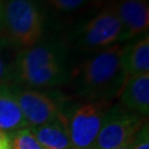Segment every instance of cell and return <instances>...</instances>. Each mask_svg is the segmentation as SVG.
I'll use <instances>...</instances> for the list:
<instances>
[{
    "mask_svg": "<svg viewBox=\"0 0 149 149\" xmlns=\"http://www.w3.org/2000/svg\"><path fill=\"white\" fill-rule=\"evenodd\" d=\"M74 41L79 48L94 53L126 41L114 3L102 9L81 26L75 32Z\"/></svg>",
    "mask_w": 149,
    "mask_h": 149,
    "instance_id": "cell-4",
    "label": "cell"
},
{
    "mask_svg": "<svg viewBox=\"0 0 149 149\" xmlns=\"http://www.w3.org/2000/svg\"><path fill=\"white\" fill-rule=\"evenodd\" d=\"M11 149H43L32 133L31 128H24L9 135Z\"/></svg>",
    "mask_w": 149,
    "mask_h": 149,
    "instance_id": "cell-13",
    "label": "cell"
},
{
    "mask_svg": "<svg viewBox=\"0 0 149 149\" xmlns=\"http://www.w3.org/2000/svg\"><path fill=\"white\" fill-rule=\"evenodd\" d=\"M11 48L0 36V86L10 85L12 83V63L7 61L5 55L6 50Z\"/></svg>",
    "mask_w": 149,
    "mask_h": 149,
    "instance_id": "cell-15",
    "label": "cell"
},
{
    "mask_svg": "<svg viewBox=\"0 0 149 149\" xmlns=\"http://www.w3.org/2000/svg\"><path fill=\"white\" fill-rule=\"evenodd\" d=\"M122 43L95 52L72 72L76 94L86 102L108 103L118 96L126 83Z\"/></svg>",
    "mask_w": 149,
    "mask_h": 149,
    "instance_id": "cell-1",
    "label": "cell"
},
{
    "mask_svg": "<svg viewBox=\"0 0 149 149\" xmlns=\"http://www.w3.org/2000/svg\"><path fill=\"white\" fill-rule=\"evenodd\" d=\"M31 130L43 149L72 148L68 129V118L65 115L39 127L31 128Z\"/></svg>",
    "mask_w": 149,
    "mask_h": 149,
    "instance_id": "cell-11",
    "label": "cell"
},
{
    "mask_svg": "<svg viewBox=\"0 0 149 149\" xmlns=\"http://www.w3.org/2000/svg\"><path fill=\"white\" fill-rule=\"evenodd\" d=\"M28 128L26 119L19 107L13 86H0V130L6 134H13Z\"/></svg>",
    "mask_w": 149,
    "mask_h": 149,
    "instance_id": "cell-10",
    "label": "cell"
},
{
    "mask_svg": "<svg viewBox=\"0 0 149 149\" xmlns=\"http://www.w3.org/2000/svg\"><path fill=\"white\" fill-rule=\"evenodd\" d=\"M133 143L134 141L128 143V144H125L123 145V146H120V147H117V148H114V149H132L133 148Z\"/></svg>",
    "mask_w": 149,
    "mask_h": 149,
    "instance_id": "cell-18",
    "label": "cell"
},
{
    "mask_svg": "<svg viewBox=\"0 0 149 149\" xmlns=\"http://www.w3.org/2000/svg\"><path fill=\"white\" fill-rule=\"evenodd\" d=\"M70 149H76V148H73V147H72V148H70Z\"/></svg>",
    "mask_w": 149,
    "mask_h": 149,
    "instance_id": "cell-20",
    "label": "cell"
},
{
    "mask_svg": "<svg viewBox=\"0 0 149 149\" xmlns=\"http://www.w3.org/2000/svg\"><path fill=\"white\" fill-rule=\"evenodd\" d=\"M132 149H149V130L147 122L145 123L144 126L139 129L136 135Z\"/></svg>",
    "mask_w": 149,
    "mask_h": 149,
    "instance_id": "cell-16",
    "label": "cell"
},
{
    "mask_svg": "<svg viewBox=\"0 0 149 149\" xmlns=\"http://www.w3.org/2000/svg\"><path fill=\"white\" fill-rule=\"evenodd\" d=\"M114 6L122 22L126 41L134 40L147 33L149 27L147 0H117Z\"/></svg>",
    "mask_w": 149,
    "mask_h": 149,
    "instance_id": "cell-8",
    "label": "cell"
},
{
    "mask_svg": "<svg viewBox=\"0 0 149 149\" xmlns=\"http://www.w3.org/2000/svg\"><path fill=\"white\" fill-rule=\"evenodd\" d=\"M108 105L102 102H86L75 107L72 114L66 116L72 147L93 149Z\"/></svg>",
    "mask_w": 149,
    "mask_h": 149,
    "instance_id": "cell-7",
    "label": "cell"
},
{
    "mask_svg": "<svg viewBox=\"0 0 149 149\" xmlns=\"http://www.w3.org/2000/svg\"><path fill=\"white\" fill-rule=\"evenodd\" d=\"M68 77L66 48L58 40L40 41L21 50L12 62V82L23 88H52Z\"/></svg>",
    "mask_w": 149,
    "mask_h": 149,
    "instance_id": "cell-2",
    "label": "cell"
},
{
    "mask_svg": "<svg viewBox=\"0 0 149 149\" xmlns=\"http://www.w3.org/2000/svg\"><path fill=\"white\" fill-rule=\"evenodd\" d=\"M45 13L40 0L2 1V30L0 36L11 48L19 51L41 41Z\"/></svg>",
    "mask_w": 149,
    "mask_h": 149,
    "instance_id": "cell-3",
    "label": "cell"
},
{
    "mask_svg": "<svg viewBox=\"0 0 149 149\" xmlns=\"http://www.w3.org/2000/svg\"><path fill=\"white\" fill-rule=\"evenodd\" d=\"M2 30V0H0V33Z\"/></svg>",
    "mask_w": 149,
    "mask_h": 149,
    "instance_id": "cell-19",
    "label": "cell"
},
{
    "mask_svg": "<svg viewBox=\"0 0 149 149\" xmlns=\"http://www.w3.org/2000/svg\"><path fill=\"white\" fill-rule=\"evenodd\" d=\"M92 0H47L48 5L59 13L71 15L82 10Z\"/></svg>",
    "mask_w": 149,
    "mask_h": 149,
    "instance_id": "cell-14",
    "label": "cell"
},
{
    "mask_svg": "<svg viewBox=\"0 0 149 149\" xmlns=\"http://www.w3.org/2000/svg\"><path fill=\"white\" fill-rule=\"evenodd\" d=\"M144 124L145 118L128 112L120 104L108 107L93 149H114L132 143Z\"/></svg>",
    "mask_w": 149,
    "mask_h": 149,
    "instance_id": "cell-6",
    "label": "cell"
},
{
    "mask_svg": "<svg viewBox=\"0 0 149 149\" xmlns=\"http://www.w3.org/2000/svg\"><path fill=\"white\" fill-rule=\"evenodd\" d=\"M119 95L120 105L125 109L147 118L149 114V74L128 77Z\"/></svg>",
    "mask_w": 149,
    "mask_h": 149,
    "instance_id": "cell-9",
    "label": "cell"
},
{
    "mask_svg": "<svg viewBox=\"0 0 149 149\" xmlns=\"http://www.w3.org/2000/svg\"><path fill=\"white\" fill-rule=\"evenodd\" d=\"M124 64L128 77L149 74V38L148 33L129 41L125 45Z\"/></svg>",
    "mask_w": 149,
    "mask_h": 149,
    "instance_id": "cell-12",
    "label": "cell"
},
{
    "mask_svg": "<svg viewBox=\"0 0 149 149\" xmlns=\"http://www.w3.org/2000/svg\"><path fill=\"white\" fill-rule=\"evenodd\" d=\"M13 91L28 127H39L64 115L68 98L59 92L22 87H13Z\"/></svg>",
    "mask_w": 149,
    "mask_h": 149,
    "instance_id": "cell-5",
    "label": "cell"
},
{
    "mask_svg": "<svg viewBox=\"0 0 149 149\" xmlns=\"http://www.w3.org/2000/svg\"><path fill=\"white\" fill-rule=\"evenodd\" d=\"M0 149H11V141L9 135L1 130H0Z\"/></svg>",
    "mask_w": 149,
    "mask_h": 149,
    "instance_id": "cell-17",
    "label": "cell"
}]
</instances>
